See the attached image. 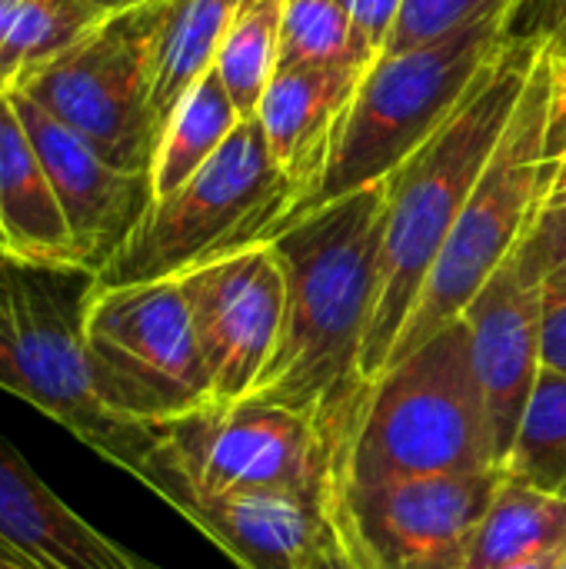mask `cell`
<instances>
[{
	"instance_id": "cell-35",
	"label": "cell",
	"mask_w": 566,
	"mask_h": 569,
	"mask_svg": "<svg viewBox=\"0 0 566 569\" xmlns=\"http://www.w3.org/2000/svg\"><path fill=\"white\" fill-rule=\"evenodd\" d=\"M0 569H37V567H30L20 553H13L7 543H0Z\"/></svg>"
},
{
	"instance_id": "cell-30",
	"label": "cell",
	"mask_w": 566,
	"mask_h": 569,
	"mask_svg": "<svg viewBox=\"0 0 566 569\" xmlns=\"http://www.w3.org/2000/svg\"><path fill=\"white\" fill-rule=\"evenodd\" d=\"M517 27L540 33L560 57H566V0H527Z\"/></svg>"
},
{
	"instance_id": "cell-34",
	"label": "cell",
	"mask_w": 566,
	"mask_h": 569,
	"mask_svg": "<svg viewBox=\"0 0 566 569\" xmlns=\"http://www.w3.org/2000/svg\"><path fill=\"white\" fill-rule=\"evenodd\" d=\"M20 3H23V0H0V47H3V40H7V33H10V27H13V20H17Z\"/></svg>"
},
{
	"instance_id": "cell-24",
	"label": "cell",
	"mask_w": 566,
	"mask_h": 569,
	"mask_svg": "<svg viewBox=\"0 0 566 569\" xmlns=\"http://www.w3.org/2000/svg\"><path fill=\"white\" fill-rule=\"evenodd\" d=\"M504 473L566 503V377L540 370Z\"/></svg>"
},
{
	"instance_id": "cell-27",
	"label": "cell",
	"mask_w": 566,
	"mask_h": 569,
	"mask_svg": "<svg viewBox=\"0 0 566 569\" xmlns=\"http://www.w3.org/2000/svg\"><path fill=\"white\" fill-rule=\"evenodd\" d=\"M524 263L540 277L544 290H566V203H544L530 233L520 243Z\"/></svg>"
},
{
	"instance_id": "cell-29",
	"label": "cell",
	"mask_w": 566,
	"mask_h": 569,
	"mask_svg": "<svg viewBox=\"0 0 566 569\" xmlns=\"http://www.w3.org/2000/svg\"><path fill=\"white\" fill-rule=\"evenodd\" d=\"M540 353H544V370L566 377V290H544Z\"/></svg>"
},
{
	"instance_id": "cell-5",
	"label": "cell",
	"mask_w": 566,
	"mask_h": 569,
	"mask_svg": "<svg viewBox=\"0 0 566 569\" xmlns=\"http://www.w3.org/2000/svg\"><path fill=\"white\" fill-rule=\"evenodd\" d=\"M524 7L527 0H497L447 37L400 53H380L357 87L317 190L290 220L327 200L387 180L417 153L457 113L480 70L517 33Z\"/></svg>"
},
{
	"instance_id": "cell-15",
	"label": "cell",
	"mask_w": 566,
	"mask_h": 569,
	"mask_svg": "<svg viewBox=\"0 0 566 569\" xmlns=\"http://www.w3.org/2000/svg\"><path fill=\"white\" fill-rule=\"evenodd\" d=\"M160 500L190 520L240 569H310L334 537L324 507L287 493L167 490Z\"/></svg>"
},
{
	"instance_id": "cell-4",
	"label": "cell",
	"mask_w": 566,
	"mask_h": 569,
	"mask_svg": "<svg viewBox=\"0 0 566 569\" xmlns=\"http://www.w3.org/2000/svg\"><path fill=\"white\" fill-rule=\"evenodd\" d=\"M490 467L500 463L460 317L370 387L337 460L334 490Z\"/></svg>"
},
{
	"instance_id": "cell-13",
	"label": "cell",
	"mask_w": 566,
	"mask_h": 569,
	"mask_svg": "<svg viewBox=\"0 0 566 569\" xmlns=\"http://www.w3.org/2000/svg\"><path fill=\"white\" fill-rule=\"evenodd\" d=\"M464 323L470 330V360L484 397L494 453L504 467L544 370V283L524 263L520 247L464 310Z\"/></svg>"
},
{
	"instance_id": "cell-19",
	"label": "cell",
	"mask_w": 566,
	"mask_h": 569,
	"mask_svg": "<svg viewBox=\"0 0 566 569\" xmlns=\"http://www.w3.org/2000/svg\"><path fill=\"white\" fill-rule=\"evenodd\" d=\"M247 0H167L150 67V107L160 133L177 103L214 70L220 43Z\"/></svg>"
},
{
	"instance_id": "cell-8",
	"label": "cell",
	"mask_w": 566,
	"mask_h": 569,
	"mask_svg": "<svg viewBox=\"0 0 566 569\" xmlns=\"http://www.w3.org/2000/svg\"><path fill=\"white\" fill-rule=\"evenodd\" d=\"M150 450L133 480L157 497L200 493H287L330 513L337 467L327 440L297 413L264 403H203L177 420L150 427Z\"/></svg>"
},
{
	"instance_id": "cell-26",
	"label": "cell",
	"mask_w": 566,
	"mask_h": 569,
	"mask_svg": "<svg viewBox=\"0 0 566 569\" xmlns=\"http://www.w3.org/2000/svg\"><path fill=\"white\" fill-rule=\"evenodd\" d=\"M494 3L497 0H404V10L384 53H400L437 37H447L470 23L474 17H480L484 10H490Z\"/></svg>"
},
{
	"instance_id": "cell-33",
	"label": "cell",
	"mask_w": 566,
	"mask_h": 569,
	"mask_svg": "<svg viewBox=\"0 0 566 569\" xmlns=\"http://www.w3.org/2000/svg\"><path fill=\"white\" fill-rule=\"evenodd\" d=\"M83 3H90V7L100 10L103 17H113V13L140 10V7H150V3H160V0H83Z\"/></svg>"
},
{
	"instance_id": "cell-12",
	"label": "cell",
	"mask_w": 566,
	"mask_h": 569,
	"mask_svg": "<svg viewBox=\"0 0 566 569\" xmlns=\"http://www.w3.org/2000/svg\"><path fill=\"white\" fill-rule=\"evenodd\" d=\"M177 280L190 307L214 403L247 400L284 333L287 280L274 247L237 250Z\"/></svg>"
},
{
	"instance_id": "cell-14",
	"label": "cell",
	"mask_w": 566,
	"mask_h": 569,
	"mask_svg": "<svg viewBox=\"0 0 566 569\" xmlns=\"http://www.w3.org/2000/svg\"><path fill=\"white\" fill-rule=\"evenodd\" d=\"M37 160L57 193L63 220L70 227L77 267L97 273L140 223L150 207V177L127 173L107 163L77 130L50 117L27 93H7Z\"/></svg>"
},
{
	"instance_id": "cell-9",
	"label": "cell",
	"mask_w": 566,
	"mask_h": 569,
	"mask_svg": "<svg viewBox=\"0 0 566 569\" xmlns=\"http://www.w3.org/2000/svg\"><path fill=\"white\" fill-rule=\"evenodd\" d=\"M83 347L93 393L120 420L153 427L214 403L180 280L93 287Z\"/></svg>"
},
{
	"instance_id": "cell-21",
	"label": "cell",
	"mask_w": 566,
	"mask_h": 569,
	"mask_svg": "<svg viewBox=\"0 0 566 569\" xmlns=\"http://www.w3.org/2000/svg\"><path fill=\"white\" fill-rule=\"evenodd\" d=\"M566 547V503L500 477L480 520L467 569H497Z\"/></svg>"
},
{
	"instance_id": "cell-18",
	"label": "cell",
	"mask_w": 566,
	"mask_h": 569,
	"mask_svg": "<svg viewBox=\"0 0 566 569\" xmlns=\"http://www.w3.org/2000/svg\"><path fill=\"white\" fill-rule=\"evenodd\" d=\"M0 253L23 263L77 267L57 193L7 93H0Z\"/></svg>"
},
{
	"instance_id": "cell-36",
	"label": "cell",
	"mask_w": 566,
	"mask_h": 569,
	"mask_svg": "<svg viewBox=\"0 0 566 569\" xmlns=\"http://www.w3.org/2000/svg\"><path fill=\"white\" fill-rule=\"evenodd\" d=\"M140 569H160V567H153V563H147V560L140 557Z\"/></svg>"
},
{
	"instance_id": "cell-1",
	"label": "cell",
	"mask_w": 566,
	"mask_h": 569,
	"mask_svg": "<svg viewBox=\"0 0 566 569\" xmlns=\"http://www.w3.org/2000/svg\"><path fill=\"white\" fill-rule=\"evenodd\" d=\"M387 223V180L327 200L270 237L287 280L284 333L254 400L304 417L334 467L370 393L360 373Z\"/></svg>"
},
{
	"instance_id": "cell-17",
	"label": "cell",
	"mask_w": 566,
	"mask_h": 569,
	"mask_svg": "<svg viewBox=\"0 0 566 569\" xmlns=\"http://www.w3.org/2000/svg\"><path fill=\"white\" fill-rule=\"evenodd\" d=\"M0 543L37 569H140V557L77 517L0 437Z\"/></svg>"
},
{
	"instance_id": "cell-3",
	"label": "cell",
	"mask_w": 566,
	"mask_h": 569,
	"mask_svg": "<svg viewBox=\"0 0 566 569\" xmlns=\"http://www.w3.org/2000/svg\"><path fill=\"white\" fill-rule=\"evenodd\" d=\"M564 163L566 57L544 40L520 103L417 297L390 367L464 317L474 297L530 233Z\"/></svg>"
},
{
	"instance_id": "cell-11",
	"label": "cell",
	"mask_w": 566,
	"mask_h": 569,
	"mask_svg": "<svg viewBox=\"0 0 566 569\" xmlns=\"http://www.w3.org/2000/svg\"><path fill=\"white\" fill-rule=\"evenodd\" d=\"M504 470L337 487L330 527L354 569H467Z\"/></svg>"
},
{
	"instance_id": "cell-25",
	"label": "cell",
	"mask_w": 566,
	"mask_h": 569,
	"mask_svg": "<svg viewBox=\"0 0 566 569\" xmlns=\"http://www.w3.org/2000/svg\"><path fill=\"white\" fill-rule=\"evenodd\" d=\"M377 53L364 43L337 0H284L280 67H360L370 70Z\"/></svg>"
},
{
	"instance_id": "cell-31",
	"label": "cell",
	"mask_w": 566,
	"mask_h": 569,
	"mask_svg": "<svg viewBox=\"0 0 566 569\" xmlns=\"http://www.w3.org/2000/svg\"><path fill=\"white\" fill-rule=\"evenodd\" d=\"M310 569H354V563H350L347 553L340 550L337 537H330V543L317 553V560L310 563Z\"/></svg>"
},
{
	"instance_id": "cell-16",
	"label": "cell",
	"mask_w": 566,
	"mask_h": 569,
	"mask_svg": "<svg viewBox=\"0 0 566 569\" xmlns=\"http://www.w3.org/2000/svg\"><path fill=\"white\" fill-rule=\"evenodd\" d=\"M364 73L360 67H290L270 80L257 123L277 167L297 187V207L317 190Z\"/></svg>"
},
{
	"instance_id": "cell-20",
	"label": "cell",
	"mask_w": 566,
	"mask_h": 569,
	"mask_svg": "<svg viewBox=\"0 0 566 569\" xmlns=\"http://www.w3.org/2000/svg\"><path fill=\"white\" fill-rule=\"evenodd\" d=\"M240 113L224 90L220 77L210 70L170 113L153 163H150V197L160 200L183 187L240 127Z\"/></svg>"
},
{
	"instance_id": "cell-28",
	"label": "cell",
	"mask_w": 566,
	"mask_h": 569,
	"mask_svg": "<svg viewBox=\"0 0 566 569\" xmlns=\"http://www.w3.org/2000/svg\"><path fill=\"white\" fill-rule=\"evenodd\" d=\"M364 43L380 57L387 50V40L397 27V17L404 10V0H337Z\"/></svg>"
},
{
	"instance_id": "cell-32",
	"label": "cell",
	"mask_w": 566,
	"mask_h": 569,
	"mask_svg": "<svg viewBox=\"0 0 566 569\" xmlns=\"http://www.w3.org/2000/svg\"><path fill=\"white\" fill-rule=\"evenodd\" d=\"M564 557L566 547H557V550H547V553H537V557H527V560H517V563H507V567L497 569H557Z\"/></svg>"
},
{
	"instance_id": "cell-6",
	"label": "cell",
	"mask_w": 566,
	"mask_h": 569,
	"mask_svg": "<svg viewBox=\"0 0 566 569\" xmlns=\"http://www.w3.org/2000/svg\"><path fill=\"white\" fill-rule=\"evenodd\" d=\"M93 273L0 253V390L57 420L107 463L137 477L150 427L113 417L93 393L83 313Z\"/></svg>"
},
{
	"instance_id": "cell-10",
	"label": "cell",
	"mask_w": 566,
	"mask_h": 569,
	"mask_svg": "<svg viewBox=\"0 0 566 569\" xmlns=\"http://www.w3.org/2000/svg\"><path fill=\"white\" fill-rule=\"evenodd\" d=\"M163 10L167 0L103 17L77 47L20 87L107 163L147 177L160 143V123L150 107V67Z\"/></svg>"
},
{
	"instance_id": "cell-7",
	"label": "cell",
	"mask_w": 566,
	"mask_h": 569,
	"mask_svg": "<svg viewBox=\"0 0 566 569\" xmlns=\"http://www.w3.org/2000/svg\"><path fill=\"white\" fill-rule=\"evenodd\" d=\"M297 187L277 167L257 117L173 193L150 200L120 250L93 273V287L177 280L187 270L270 243L290 220Z\"/></svg>"
},
{
	"instance_id": "cell-22",
	"label": "cell",
	"mask_w": 566,
	"mask_h": 569,
	"mask_svg": "<svg viewBox=\"0 0 566 569\" xmlns=\"http://www.w3.org/2000/svg\"><path fill=\"white\" fill-rule=\"evenodd\" d=\"M103 20L83 0H23L0 47V93L27 87Z\"/></svg>"
},
{
	"instance_id": "cell-37",
	"label": "cell",
	"mask_w": 566,
	"mask_h": 569,
	"mask_svg": "<svg viewBox=\"0 0 566 569\" xmlns=\"http://www.w3.org/2000/svg\"><path fill=\"white\" fill-rule=\"evenodd\" d=\"M557 569H566V557H564V560H560V567H557Z\"/></svg>"
},
{
	"instance_id": "cell-2",
	"label": "cell",
	"mask_w": 566,
	"mask_h": 569,
	"mask_svg": "<svg viewBox=\"0 0 566 569\" xmlns=\"http://www.w3.org/2000/svg\"><path fill=\"white\" fill-rule=\"evenodd\" d=\"M540 47V33L517 27L480 70L457 113L387 177L377 293L360 360L367 387L390 367L417 297L520 103Z\"/></svg>"
},
{
	"instance_id": "cell-23",
	"label": "cell",
	"mask_w": 566,
	"mask_h": 569,
	"mask_svg": "<svg viewBox=\"0 0 566 569\" xmlns=\"http://www.w3.org/2000/svg\"><path fill=\"white\" fill-rule=\"evenodd\" d=\"M280 17L284 0H247L234 17L220 53L214 60V73L230 93L237 113L244 120L257 117V107L277 77L280 67Z\"/></svg>"
}]
</instances>
